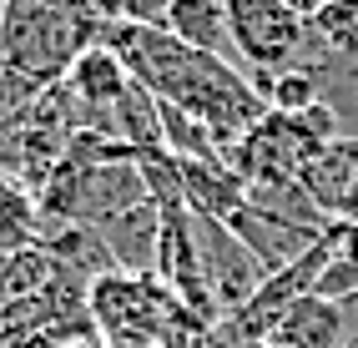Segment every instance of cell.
<instances>
[{
    "instance_id": "obj_16",
    "label": "cell",
    "mask_w": 358,
    "mask_h": 348,
    "mask_svg": "<svg viewBox=\"0 0 358 348\" xmlns=\"http://www.w3.org/2000/svg\"><path fill=\"white\" fill-rule=\"evenodd\" d=\"M282 6H288L293 15H303V20H313V15H318V10L328 6V0H282Z\"/></svg>"
},
{
    "instance_id": "obj_14",
    "label": "cell",
    "mask_w": 358,
    "mask_h": 348,
    "mask_svg": "<svg viewBox=\"0 0 358 348\" xmlns=\"http://www.w3.org/2000/svg\"><path fill=\"white\" fill-rule=\"evenodd\" d=\"M162 10H166V0H136V20L141 26H162Z\"/></svg>"
},
{
    "instance_id": "obj_6",
    "label": "cell",
    "mask_w": 358,
    "mask_h": 348,
    "mask_svg": "<svg viewBox=\"0 0 358 348\" xmlns=\"http://www.w3.org/2000/svg\"><path fill=\"white\" fill-rule=\"evenodd\" d=\"M293 66L313 76L318 101L338 116V131L343 136H358V51H328V45L308 31Z\"/></svg>"
},
{
    "instance_id": "obj_10",
    "label": "cell",
    "mask_w": 358,
    "mask_h": 348,
    "mask_svg": "<svg viewBox=\"0 0 358 348\" xmlns=\"http://www.w3.org/2000/svg\"><path fill=\"white\" fill-rule=\"evenodd\" d=\"M162 31L192 45L202 56H232V41H227V0H166L162 10Z\"/></svg>"
},
{
    "instance_id": "obj_17",
    "label": "cell",
    "mask_w": 358,
    "mask_h": 348,
    "mask_svg": "<svg viewBox=\"0 0 358 348\" xmlns=\"http://www.w3.org/2000/svg\"><path fill=\"white\" fill-rule=\"evenodd\" d=\"M343 222H358V177H353V192L343 202Z\"/></svg>"
},
{
    "instance_id": "obj_21",
    "label": "cell",
    "mask_w": 358,
    "mask_h": 348,
    "mask_svg": "<svg viewBox=\"0 0 358 348\" xmlns=\"http://www.w3.org/2000/svg\"><path fill=\"white\" fill-rule=\"evenodd\" d=\"M343 348H358V333H353V338H348V343H343Z\"/></svg>"
},
{
    "instance_id": "obj_18",
    "label": "cell",
    "mask_w": 358,
    "mask_h": 348,
    "mask_svg": "<svg viewBox=\"0 0 358 348\" xmlns=\"http://www.w3.org/2000/svg\"><path fill=\"white\" fill-rule=\"evenodd\" d=\"M61 348H106L101 338H71V343H61Z\"/></svg>"
},
{
    "instance_id": "obj_19",
    "label": "cell",
    "mask_w": 358,
    "mask_h": 348,
    "mask_svg": "<svg viewBox=\"0 0 358 348\" xmlns=\"http://www.w3.org/2000/svg\"><path fill=\"white\" fill-rule=\"evenodd\" d=\"M237 348H278L273 338H262V343H237Z\"/></svg>"
},
{
    "instance_id": "obj_7",
    "label": "cell",
    "mask_w": 358,
    "mask_h": 348,
    "mask_svg": "<svg viewBox=\"0 0 358 348\" xmlns=\"http://www.w3.org/2000/svg\"><path fill=\"white\" fill-rule=\"evenodd\" d=\"M96 238L106 247V258L116 263V273H131V277H152L157 273V242H162V212L157 202H136L127 212H116L96 227Z\"/></svg>"
},
{
    "instance_id": "obj_2",
    "label": "cell",
    "mask_w": 358,
    "mask_h": 348,
    "mask_svg": "<svg viewBox=\"0 0 358 348\" xmlns=\"http://www.w3.org/2000/svg\"><path fill=\"white\" fill-rule=\"evenodd\" d=\"M177 298L157 277H131V273H106L86 283V313L101 343H152L162 338Z\"/></svg>"
},
{
    "instance_id": "obj_3",
    "label": "cell",
    "mask_w": 358,
    "mask_h": 348,
    "mask_svg": "<svg viewBox=\"0 0 358 348\" xmlns=\"http://www.w3.org/2000/svg\"><path fill=\"white\" fill-rule=\"evenodd\" d=\"M308 20L293 15L282 0H227V41L232 56L252 76H278L288 71L303 51Z\"/></svg>"
},
{
    "instance_id": "obj_4",
    "label": "cell",
    "mask_w": 358,
    "mask_h": 348,
    "mask_svg": "<svg viewBox=\"0 0 358 348\" xmlns=\"http://www.w3.org/2000/svg\"><path fill=\"white\" fill-rule=\"evenodd\" d=\"M192 242H197V263L207 273V288H212V298H217L222 318L237 313L262 283L257 258L237 242V232L227 222H212V217H197V212H192Z\"/></svg>"
},
{
    "instance_id": "obj_22",
    "label": "cell",
    "mask_w": 358,
    "mask_h": 348,
    "mask_svg": "<svg viewBox=\"0 0 358 348\" xmlns=\"http://www.w3.org/2000/svg\"><path fill=\"white\" fill-rule=\"evenodd\" d=\"M66 6H81V0H66Z\"/></svg>"
},
{
    "instance_id": "obj_23",
    "label": "cell",
    "mask_w": 358,
    "mask_h": 348,
    "mask_svg": "<svg viewBox=\"0 0 358 348\" xmlns=\"http://www.w3.org/2000/svg\"><path fill=\"white\" fill-rule=\"evenodd\" d=\"M0 76H6V61H0Z\"/></svg>"
},
{
    "instance_id": "obj_11",
    "label": "cell",
    "mask_w": 358,
    "mask_h": 348,
    "mask_svg": "<svg viewBox=\"0 0 358 348\" xmlns=\"http://www.w3.org/2000/svg\"><path fill=\"white\" fill-rule=\"evenodd\" d=\"M268 338H273L278 348H343V343H348V328H343L338 303L308 293V298H298V303L278 318V328H273Z\"/></svg>"
},
{
    "instance_id": "obj_5",
    "label": "cell",
    "mask_w": 358,
    "mask_h": 348,
    "mask_svg": "<svg viewBox=\"0 0 358 348\" xmlns=\"http://www.w3.org/2000/svg\"><path fill=\"white\" fill-rule=\"evenodd\" d=\"M227 227L237 232V242L257 258L262 277H273V273H282L288 263H298L303 252L328 232V227L313 232V227H303V222H288V217H278V212H268V207H257V202H248L243 212H232Z\"/></svg>"
},
{
    "instance_id": "obj_8",
    "label": "cell",
    "mask_w": 358,
    "mask_h": 348,
    "mask_svg": "<svg viewBox=\"0 0 358 348\" xmlns=\"http://www.w3.org/2000/svg\"><path fill=\"white\" fill-rule=\"evenodd\" d=\"M353 177H358V136H338V142L318 147L298 167V187L313 197V207L323 217L338 222L343 217V202L353 192Z\"/></svg>"
},
{
    "instance_id": "obj_15",
    "label": "cell",
    "mask_w": 358,
    "mask_h": 348,
    "mask_svg": "<svg viewBox=\"0 0 358 348\" xmlns=\"http://www.w3.org/2000/svg\"><path fill=\"white\" fill-rule=\"evenodd\" d=\"M338 313H343V328H348V338H353V333H358V293H348V298H343Z\"/></svg>"
},
{
    "instance_id": "obj_9",
    "label": "cell",
    "mask_w": 358,
    "mask_h": 348,
    "mask_svg": "<svg viewBox=\"0 0 358 348\" xmlns=\"http://www.w3.org/2000/svg\"><path fill=\"white\" fill-rule=\"evenodd\" d=\"M177 177H182L187 212H197V217L232 222V212H243V207H248V182L237 177L227 161H177Z\"/></svg>"
},
{
    "instance_id": "obj_12",
    "label": "cell",
    "mask_w": 358,
    "mask_h": 348,
    "mask_svg": "<svg viewBox=\"0 0 358 348\" xmlns=\"http://www.w3.org/2000/svg\"><path fill=\"white\" fill-rule=\"evenodd\" d=\"M41 242V207L36 192L15 177H0V258H15Z\"/></svg>"
},
{
    "instance_id": "obj_13",
    "label": "cell",
    "mask_w": 358,
    "mask_h": 348,
    "mask_svg": "<svg viewBox=\"0 0 358 348\" xmlns=\"http://www.w3.org/2000/svg\"><path fill=\"white\" fill-rule=\"evenodd\" d=\"M328 51H358V0H328V6L308 20Z\"/></svg>"
},
{
    "instance_id": "obj_20",
    "label": "cell",
    "mask_w": 358,
    "mask_h": 348,
    "mask_svg": "<svg viewBox=\"0 0 358 348\" xmlns=\"http://www.w3.org/2000/svg\"><path fill=\"white\" fill-rule=\"evenodd\" d=\"M106 348H152V343H106Z\"/></svg>"
},
{
    "instance_id": "obj_1",
    "label": "cell",
    "mask_w": 358,
    "mask_h": 348,
    "mask_svg": "<svg viewBox=\"0 0 358 348\" xmlns=\"http://www.w3.org/2000/svg\"><path fill=\"white\" fill-rule=\"evenodd\" d=\"M96 41L101 26L86 6H66V0H6L0 6V61L6 71L36 86H56L71 71V61Z\"/></svg>"
}]
</instances>
